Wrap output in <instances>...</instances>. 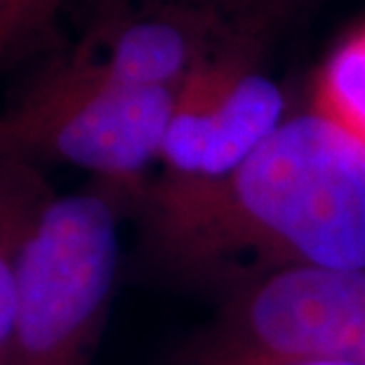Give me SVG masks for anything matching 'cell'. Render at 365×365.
<instances>
[{
  "instance_id": "7",
  "label": "cell",
  "mask_w": 365,
  "mask_h": 365,
  "mask_svg": "<svg viewBox=\"0 0 365 365\" xmlns=\"http://www.w3.org/2000/svg\"><path fill=\"white\" fill-rule=\"evenodd\" d=\"M54 196L41 168L0 151V365H5L14 309V278L26 240Z\"/></svg>"
},
{
  "instance_id": "8",
  "label": "cell",
  "mask_w": 365,
  "mask_h": 365,
  "mask_svg": "<svg viewBox=\"0 0 365 365\" xmlns=\"http://www.w3.org/2000/svg\"><path fill=\"white\" fill-rule=\"evenodd\" d=\"M312 111L365 146V24L337 43L318 68Z\"/></svg>"
},
{
  "instance_id": "10",
  "label": "cell",
  "mask_w": 365,
  "mask_h": 365,
  "mask_svg": "<svg viewBox=\"0 0 365 365\" xmlns=\"http://www.w3.org/2000/svg\"><path fill=\"white\" fill-rule=\"evenodd\" d=\"M196 3H203L215 7V10L224 12L227 17L234 19V14L247 12L252 5H264V3H276V0H196Z\"/></svg>"
},
{
  "instance_id": "1",
  "label": "cell",
  "mask_w": 365,
  "mask_h": 365,
  "mask_svg": "<svg viewBox=\"0 0 365 365\" xmlns=\"http://www.w3.org/2000/svg\"><path fill=\"white\" fill-rule=\"evenodd\" d=\"M144 257L177 278L234 264L365 269V146L307 111L224 180L180 193L142 191Z\"/></svg>"
},
{
  "instance_id": "9",
  "label": "cell",
  "mask_w": 365,
  "mask_h": 365,
  "mask_svg": "<svg viewBox=\"0 0 365 365\" xmlns=\"http://www.w3.org/2000/svg\"><path fill=\"white\" fill-rule=\"evenodd\" d=\"M76 0H0V76L59 50V17Z\"/></svg>"
},
{
  "instance_id": "6",
  "label": "cell",
  "mask_w": 365,
  "mask_h": 365,
  "mask_svg": "<svg viewBox=\"0 0 365 365\" xmlns=\"http://www.w3.org/2000/svg\"><path fill=\"white\" fill-rule=\"evenodd\" d=\"M76 3L85 7V29L71 50L111 78L146 90H180L236 26L224 12L196 0Z\"/></svg>"
},
{
  "instance_id": "11",
  "label": "cell",
  "mask_w": 365,
  "mask_h": 365,
  "mask_svg": "<svg viewBox=\"0 0 365 365\" xmlns=\"http://www.w3.org/2000/svg\"><path fill=\"white\" fill-rule=\"evenodd\" d=\"M309 365H365V361H321V363H309Z\"/></svg>"
},
{
  "instance_id": "2",
  "label": "cell",
  "mask_w": 365,
  "mask_h": 365,
  "mask_svg": "<svg viewBox=\"0 0 365 365\" xmlns=\"http://www.w3.org/2000/svg\"><path fill=\"white\" fill-rule=\"evenodd\" d=\"M135 200L102 180L50 198L17 264L5 365H92L120 274V222Z\"/></svg>"
},
{
  "instance_id": "3",
  "label": "cell",
  "mask_w": 365,
  "mask_h": 365,
  "mask_svg": "<svg viewBox=\"0 0 365 365\" xmlns=\"http://www.w3.org/2000/svg\"><path fill=\"white\" fill-rule=\"evenodd\" d=\"M177 90L132 88L71 48L45 57L0 108V151L71 165L135 196L156 173Z\"/></svg>"
},
{
  "instance_id": "4",
  "label": "cell",
  "mask_w": 365,
  "mask_h": 365,
  "mask_svg": "<svg viewBox=\"0 0 365 365\" xmlns=\"http://www.w3.org/2000/svg\"><path fill=\"white\" fill-rule=\"evenodd\" d=\"M365 361V269L292 267L255 278L175 365Z\"/></svg>"
},
{
  "instance_id": "5",
  "label": "cell",
  "mask_w": 365,
  "mask_h": 365,
  "mask_svg": "<svg viewBox=\"0 0 365 365\" xmlns=\"http://www.w3.org/2000/svg\"><path fill=\"white\" fill-rule=\"evenodd\" d=\"M252 21L234 26L177 90L144 191L180 193L229 177L283 125L285 95L257 64Z\"/></svg>"
}]
</instances>
